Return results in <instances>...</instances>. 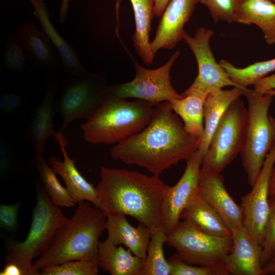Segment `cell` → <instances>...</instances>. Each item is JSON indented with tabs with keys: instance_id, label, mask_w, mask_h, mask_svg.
Listing matches in <instances>:
<instances>
[{
	"instance_id": "12",
	"label": "cell",
	"mask_w": 275,
	"mask_h": 275,
	"mask_svg": "<svg viewBox=\"0 0 275 275\" xmlns=\"http://www.w3.org/2000/svg\"><path fill=\"white\" fill-rule=\"evenodd\" d=\"M203 158L198 150L186 161L183 175L173 186L166 185L162 210L161 227L166 234L180 221L183 210L200 194V172Z\"/></svg>"
},
{
	"instance_id": "35",
	"label": "cell",
	"mask_w": 275,
	"mask_h": 275,
	"mask_svg": "<svg viewBox=\"0 0 275 275\" xmlns=\"http://www.w3.org/2000/svg\"><path fill=\"white\" fill-rule=\"evenodd\" d=\"M171 266L170 275H222L218 269L185 263L175 254L168 259Z\"/></svg>"
},
{
	"instance_id": "11",
	"label": "cell",
	"mask_w": 275,
	"mask_h": 275,
	"mask_svg": "<svg viewBox=\"0 0 275 275\" xmlns=\"http://www.w3.org/2000/svg\"><path fill=\"white\" fill-rule=\"evenodd\" d=\"M212 35V30L205 28H199L194 36L184 31L182 39L194 53L198 73L192 84L181 94L182 96L195 92L208 95L225 87H237L215 60L209 44Z\"/></svg>"
},
{
	"instance_id": "6",
	"label": "cell",
	"mask_w": 275,
	"mask_h": 275,
	"mask_svg": "<svg viewBox=\"0 0 275 275\" xmlns=\"http://www.w3.org/2000/svg\"><path fill=\"white\" fill-rule=\"evenodd\" d=\"M248 107L244 142L240 153L247 180L252 186L275 144V118L268 111L275 91L262 93L248 89Z\"/></svg>"
},
{
	"instance_id": "31",
	"label": "cell",
	"mask_w": 275,
	"mask_h": 275,
	"mask_svg": "<svg viewBox=\"0 0 275 275\" xmlns=\"http://www.w3.org/2000/svg\"><path fill=\"white\" fill-rule=\"evenodd\" d=\"M98 262L87 260H75L46 267L40 271L42 275H96Z\"/></svg>"
},
{
	"instance_id": "20",
	"label": "cell",
	"mask_w": 275,
	"mask_h": 275,
	"mask_svg": "<svg viewBox=\"0 0 275 275\" xmlns=\"http://www.w3.org/2000/svg\"><path fill=\"white\" fill-rule=\"evenodd\" d=\"M106 217V240L116 245H124L133 255L145 260L152 235L150 229L140 223L137 227L131 226L124 214H111Z\"/></svg>"
},
{
	"instance_id": "34",
	"label": "cell",
	"mask_w": 275,
	"mask_h": 275,
	"mask_svg": "<svg viewBox=\"0 0 275 275\" xmlns=\"http://www.w3.org/2000/svg\"><path fill=\"white\" fill-rule=\"evenodd\" d=\"M4 62L6 67L13 71H21L24 67L25 56L17 39L15 33L11 34L6 40Z\"/></svg>"
},
{
	"instance_id": "23",
	"label": "cell",
	"mask_w": 275,
	"mask_h": 275,
	"mask_svg": "<svg viewBox=\"0 0 275 275\" xmlns=\"http://www.w3.org/2000/svg\"><path fill=\"white\" fill-rule=\"evenodd\" d=\"M97 262L99 267L112 275H142L144 260L105 240L99 241Z\"/></svg>"
},
{
	"instance_id": "40",
	"label": "cell",
	"mask_w": 275,
	"mask_h": 275,
	"mask_svg": "<svg viewBox=\"0 0 275 275\" xmlns=\"http://www.w3.org/2000/svg\"><path fill=\"white\" fill-rule=\"evenodd\" d=\"M7 100L11 113L18 109L22 104V98L19 95L11 93L6 94Z\"/></svg>"
},
{
	"instance_id": "26",
	"label": "cell",
	"mask_w": 275,
	"mask_h": 275,
	"mask_svg": "<svg viewBox=\"0 0 275 275\" xmlns=\"http://www.w3.org/2000/svg\"><path fill=\"white\" fill-rule=\"evenodd\" d=\"M134 19L135 29L132 37L133 46L139 57L147 65L153 63L154 57L149 41L151 22L154 16V0H130Z\"/></svg>"
},
{
	"instance_id": "29",
	"label": "cell",
	"mask_w": 275,
	"mask_h": 275,
	"mask_svg": "<svg viewBox=\"0 0 275 275\" xmlns=\"http://www.w3.org/2000/svg\"><path fill=\"white\" fill-rule=\"evenodd\" d=\"M219 63L232 81L237 87L241 88L254 85L275 71V58L256 62L242 68H237L225 60H222Z\"/></svg>"
},
{
	"instance_id": "33",
	"label": "cell",
	"mask_w": 275,
	"mask_h": 275,
	"mask_svg": "<svg viewBox=\"0 0 275 275\" xmlns=\"http://www.w3.org/2000/svg\"><path fill=\"white\" fill-rule=\"evenodd\" d=\"M269 213L266 224L261 263L263 266L275 255V196L269 197Z\"/></svg>"
},
{
	"instance_id": "10",
	"label": "cell",
	"mask_w": 275,
	"mask_h": 275,
	"mask_svg": "<svg viewBox=\"0 0 275 275\" xmlns=\"http://www.w3.org/2000/svg\"><path fill=\"white\" fill-rule=\"evenodd\" d=\"M179 55V51L176 50L166 63L154 69L134 62V78L128 82L109 86L107 98H135L156 106L182 98L173 88L170 75L172 67Z\"/></svg>"
},
{
	"instance_id": "47",
	"label": "cell",
	"mask_w": 275,
	"mask_h": 275,
	"mask_svg": "<svg viewBox=\"0 0 275 275\" xmlns=\"http://www.w3.org/2000/svg\"><path fill=\"white\" fill-rule=\"evenodd\" d=\"M237 2H238V4H239L243 0H237Z\"/></svg>"
},
{
	"instance_id": "46",
	"label": "cell",
	"mask_w": 275,
	"mask_h": 275,
	"mask_svg": "<svg viewBox=\"0 0 275 275\" xmlns=\"http://www.w3.org/2000/svg\"><path fill=\"white\" fill-rule=\"evenodd\" d=\"M28 1L31 2V3L34 6L36 5L40 0H28Z\"/></svg>"
},
{
	"instance_id": "8",
	"label": "cell",
	"mask_w": 275,
	"mask_h": 275,
	"mask_svg": "<svg viewBox=\"0 0 275 275\" xmlns=\"http://www.w3.org/2000/svg\"><path fill=\"white\" fill-rule=\"evenodd\" d=\"M109 86L103 72L88 73L68 79L55 102L63 123L59 131L66 128L77 119H89L107 99Z\"/></svg>"
},
{
	"instance_id": "37",
	"label": "cell",
	"mask_w": 275,
	"mask_h": 275,
	"mask_svg": "<svg viewBox=\"0 0 275 275\" xmlns=\"http://www.w3.org/2000/svg\"><path fill=\"white\" fill-rule=\"evenodd\" d=\"M13 154L7 141L1 138L0 140V168L3 175L5 176L11 168Z\"/></svg>"
},
{
	"instance_id": "39",
	"label": "cell",
	"mask_w": 275,
	"mask_h": 275,
	"mask_svg": "<svg viewBox=\"0 0 275 275\" xmlns=\"http://www.w3.org/2000/svg\"><path fill=\"white\" fill-rule=\"evenodd\" d=\"M0 275H26L23 269L17 264L6 262L3 270L0 272Z\"/></svg>"
},
{
	"instance_id": "43",
	"label": "cell",
	"mask_w": 275,
	"mask_h": 275,
	"mask_svg": "<svg viewBox=\"0 0 275 275\" xmlns=\"http://www.w3.org/2000/svg\"><path fill=\"white\" fill-rule=\"evenodd\" d=\"M68 2L69 0H62L59 15V21L61 23H64L66 19L68 10Z\"/></svg>"
},
{
	"instance_id": "32",
	"label": "cell",
	"mask_w": 275,
	"mask_h": 275,
	"mask_svg": "<svg viewBox=\"0 0 275 275\" xmlns=\"http://www.w3.org/2000/svg\"><path fill=\"white\" fill-rule=\"evenodd\" d=\"M209 11L215 22L223 20L240 23L237 0H199Z\"/></svg>"
},
{
	"instance_id": "1",
	"label": "cell",
	"mask_w": 275,
	"mask_h": 275,
	"mask_svg": "<svg viewBox=\"0 0 275 275\" xmlns=\"http://www.w3.org/2000/svg\"><path fill=\"white\" fill-rule=\"evenodd\" d=\"M200 140L185 130L169 101L154 107L150 122L141 131L119 142L111 150L112 157L128 165L144 168L159 176L198 150Z\"/></svg>"
},
{
	"instance_id": "44",
	"label": "cell",
	"mask_w": 275,
	"mask_h": 275,
	"mask_svg": "<svg viewBox=\"0 0 275 275\" xmlns=\"http://www.w3.org/2000/svg\"><path fill=\"white\" fill-rule=\"evenodd\" d=\"M0 109L3 113L6 114L11 113L6 94H2L0 97Z\"/></svg>"
},
{
	"instance_id": "7",
	"label": "cell",
	"mask_w": 275,
	"mask_h": 275,
	"mask_svg": "<svg viewBox=\"0 0 275 275\" xmlns=\"http://www.w3.org/2000/svg\"><path fill=\"white\" fill-rule=\"evenodd\" d=\"M166 243L175 250L176 256L183 262L214 268L222 275H227L224 262L231 250L232 239L206 233L182 220L167 234Z\"/></svg>"
},
{
	"instance_id": "48",
	"label": "cell",
	"mask_w": 275,
	"mask_h": 275,
	"mask_svg": "<svg viewBox=\"0 0 275 275\" xmlns=\"http://www.w3.org/2000/svg\"><path fill=\"white\" fill-rule=\"evenodd\" d=\"M271 1H272L273 2L275 3V0H271Z\"/></svg>"
},
{
	"instance_id": "16",
	"label": "cell",
	"mask_w": 275,
	"mask_h": 275,
	"mask_svg": "<svg viewBox=\"0 0 275 275\" xmlns=\"http://www.w3.org/2000/svg\"><path fill=\"white\" fill-rule=\"evenodd\" d=\"M200 193L219 215L232 233L243 226L240 205L237 204L228 193L221 174L201 170Z\"/></svg>"
},
{
	"instance_id": "9",
	"label": "cell",
	"mask_w": 275,
	"mask_h": 275,
	"mask_svg": "<svg viewBox=\"0 0 275 275\" xmlns=\"http://www.w3.org/2000/svg\"><path fill=\"white\" fill-rule=\"evenodd\" d=\"M247 116V108L240 98L230 105L213 132L202 170L221 174L240 153Z\"/></svg>"
},
{
	"instance_id": "18",
	"label": "cell",
	"mask_w": 275,
	"mask_h": 275,
	"mask_svg": "<svg viewBox=\"0 0 275 275\" xmlns=\"http://www.w3.org/2000/svg\"><path fill=\"white\" fill-rule=\"evenodd\" d=\"M58 132L55 139L60 145L63 160L54 156H49L47 158V163L57 174L61 177L65 187L77 204L86 201L98 208L96 188L89 182L76 169L75 160L69 157L66 150L67 140L63 133Z\"/></svg>"
},
{
	"instance_id": "22",
	"label": "cell",
	"mask_w": 275,
	"mask_h": 275,
	"mask_svg": "<svg viewBox=\"0 0 275 275\" xmlns=\"http://www.w3.org/2000/svg\"><path fill=\"white\" fill-rule=\"evenodd\" d=\"M34 7V14L44 33L59 54L64 72L72 77H79L88 73L89 72L81 65L78 52L60 36L52 25L43 1L40 0Z\"/></svg>"
},
{
	"instance_id": "42",
	"label": "cell",
	"mask_w": 275,
	"mask_h": 275,
	"mask_svg": "<svg viewBox=\"0 0 275 275\" xmlns=\"http://www.w3.org/2000/svg\"><path fill=\"white\" fill-rule=\"evenodd\" d=\"M264 274L275 273V255L263 266Z\"/></svg>"
},
{
	"instance_id": "38",
	"label": "cell",
	"mask_w": 275,
	"mask_h": 275,
	"mask_svg": "<svg viewBox=\"0 0 275 275\" xmlns=\"http://www.w3.org/2000/svg\"><path fill=\"white\" fill-rule=\"evenodd\" d=\"M253 86L254 90L262 93L275 91V73L262 78Z\"/></svg>"
},
{
	"instance_id": "4",
	"label": "cell",
	"mask_w": 275,
	"mask_h": 275,
	"mask_svg": "<svg viewBox=\"0 0 275 275\" xmlns=\"http://www.w3.org/2000/svg\"><path fill=\"white\" fill-rule=\"evenodd\" d=\"M154 107L140 100L108 98L82 124L84 139L92 144H117L144 128L151 120Z\"/></svg>"
},
{
	"instance_id": "27",
	"label": "cell",
	"mask_w": 275,
	"mask_h": 275,
	"mask_svg": "<svg viewBox=\"0 0 275 275\" xmlns=\"http://www.w3.org/2000/svg\"><path fill=\"white\" fill-rule=\"evenodd\" d=\"M207 96L195 92L169 102L173 112L182 120L186 132L200 141L204 132L203 106Z\"/></svg>"
},
{
	"instance_id": "28",
	"label": "cell",
	"mask_w": 275,
	"mask_h": 275,
	"mask_svg": "<svg viewBox=\"0 0 275 275\" xmlns=\"http://www.w3.org/2000/svg\"><path fill=\"white\" fill-rule=\"evenodd\" d=\"M33 162L43 189L54 204L59 207H71L77 204L66 188L61 184L56 173L46 162L43 155H35Z\"/></svg>"
},
{
	"instance_id": "17",
	"label": "cell",
	"mask_w": 275,
	"mask_h": 275,
	"mask_svg": "<svg viewBox=\"0 0 275 275\" xmlns=\"http://www.w3.org/2000/svg\"><path fill=\"white\" fill-rule=\"evenodd\" d=\"M25 57L47 73H56L62 62L56 49L47 36L31 22L21 24L15 32Z\"/></svg>"
},
{
	"instance_id": "2",
	"label": "cell",
	"mask_w": 275,
	"mask_h": 275,
	"mask_svg": "<svg viewBox=\"0 0 275 275\" xmlns=\"http://www.w3.org/2000/svg\"><path fill=\"white\" fill-rule=\"evenodd\" d=\"M96 187L98 208L106 215L122 214L147 226L161 227L166 184L159 176L126 169L101 167Z\"/></svg>"
},
{
	"instance_id": "30",
	"label": "cell",
	"mask_w": 275,
	"mask_h": 275,
	"mask_svg": "<svg viewBox=\"0 0 275 275\" xmlns=\"http://www.w3.org/2000/svg\"><path fill=\"white\" fill-rule=\"evenodd\" d=\"M167 234L161 227L152 233L142 275H170L171 266L164 256Z\"/></svg>"
},
{
	"instance_id": "14",
	"label": "cell",
	"mask_w": 275,
	"mask_h": 275,
	"mask_svg": "<svg viewBox=\"0 0 275 275\" xmlns=\"http://www.w3.org/2000/svg\"><path fill=\"white\" fill-rule=\"evenodd\" d=\"M198 2L199 0H170L160 18L154 39L150 42L153 57L160 49H172L180 41L183 28Z\"/></svg>"
},
{
	"instance_id": "49",
	"label": "cell",
	"mask_w": 275,
	"mask_h": 275,
	"mask_svg": "<svg viewBox=\"0 0 275 275\" xmlns=\"http://www.w3.org/2000/svg\"><path fill=\"white\" fill-rule=\"evenodd\" d=\"M274 167H275V166H274Z\"/></svg>"
},
{
	"instance_id": "36",
	"label": "cell",
	"mask_w": 275,
	"mask_h": 275,
	"mask_svg": "<svg viewBox=\"0 0 275 275\" xmlns=\"http://www.w3.org/2000/svg\"><path fill=\"white\" fill-rule=\"evenodd\" d=\"M20 203L12 205H0V226L8 231H13L18 225V213Z\"/></svg>"
},
{
	"instance_id": "15",
	"label": "cell",
	"mask_w": 275,
	"mask_h": 275,
	"mask_svg": "<svg viewBox=\"0 0 275 275\" xmlns=\"http://www.w3.org/2000/svg\"><path fill=\"white\" fill-rule=\"evenodd\" d=\"M232 234V245L224 262L227 274L264 275L261 263L262 246L243 226Z\"/></svg>"
},
{
	"instance_id": "19",
	"label": "cell",
	"mask_w": 275,
	"mask_h": 275,
	"mask_svg": "<svg viewBox=\"0 0 275 275\" xmlns=\"http://www.w3.org/2000/svg\"><path fill=\"white\" fill-rule=\"evenodd\" d=\"M47 86L44 97L35 109L29 127V136L35 155H43L46 141L58 131L53 129V118L55 111V97L58 82L56 73L47 75Z\"/></svg>"
},
{
	"instance_id": "41",
	"label": "cell",
	"mask_w": 275,
	"mask_h": 275,
	"mask_svg": "<svg viewBox=\"0 0 275 275\" xmlns=\"http://www.w3.org/2000/svg\"><path fill=\"white\" fill-rule=\"evenodd\" d=\"M154 16L160 18L170 0H154Z\"/></svg>"
},
{
	"instance_id": "45",
	"label": "cell",
	"mask_w": 275,
	"mask_h": 275,
	"mask_svg": "<svg viewBox=\"0 0 275 275\" xmlns=\"http://www.w3.org/2000/svg\"><path fill=\"white\" fill-rule=\"evenodd\" d=\"M269 197L275 196V167L272 172L269 184Z\"/></svg>"
},
{
	"instance_id": "21",
	"label": "cell",
	"mask_w": 275,
	"mask_h": 275,
	"mask_svg": "<svg viewBox=\"0 0 275 275\" xmlns=\"http://www.w3.org/2000/svg\"><path fill=\"white\" fill-rule=\"evenodd\" d=\"M247 88L233 87L232 89H219L210 92L203 106L204 129L200 140L198 151L203 159L218 123L230 105L241 95H244Z\"/></svg>"
},
{
	"instance_id": "13",
	"label": "cell",
	"mask_w": 275,
	"mask_h": 275,
	"mask_svg": "<svg viewBox=\"0 0 275 275\" xmlns=\"http://www.w3.org/2000/svg\"><path fill=\"white\" fill-rule=\"evenodd\" d=\"M275 166V144L267 155L252 189L241 198L243 225L262 246L269 207V184Z\"/></svg>"
},
{
	"instance_id": "25",
	"label": "cell",
	"mask_w": 275,
	"mask_h": 275,
	"mask_svg": "<svg viewBox=\"0 0 275 275\" xmlns=\"http://www.w3.org/2000/svg\"><path fill=\"white\" fill-rule=\"evenodd\" d=\"M240 23L257 25L268 44H275V3L271 0H243L238 7Z\"/></svg>"
},
{
	"instance_id": "3",
	"label": "cell",
	"mask_w": 275,
	"mask_h": 275,
	"mask_svg": "<svg viewBox=\"0 0 275 275\" xmlns=\"http://www.w3.org/2000/svg\"><path fill=\"white\" fill-rule=\"evenodd\" d=\"M83 201L60 227L48 249L33 262L38 271L75 260L97 262L99 238L106 230V215Z\"/></svg>"
},
{
	"instance_id": "24",
	"label": "cell",
	"mask_w": 275,
	"mask_h": 275,
	"mask_svg": "<svg viewBox=\"0 0 275 275\" xmlns=\"http://www.w3.org/2000/svg\"><path fill=\"white\" fill-rule=\"evenodd\" d=\"M180 219L186 221L206 233L232 239L229 228L201 193L183 210Z\"/></svg>"
},
{
	"instance_id": "5",
	"label": "cell",
	"mask_w": 275,
	"mask_h": 275,
	"mask_svg": "<svg viewBox=\"0 0 275 275\" xmlns=\"http://www.w3.org/2000/svg\"><path fill=\"white\" fill-rule=\"evenodd\" d=\"M35 183L37 202L28 234L21 242L9 243L6 260L20 266L26 275L40 274L33 267V260L48 249L58 230L68 219L51 201L37 179Z\"/></svg>"
}]
</instances>
